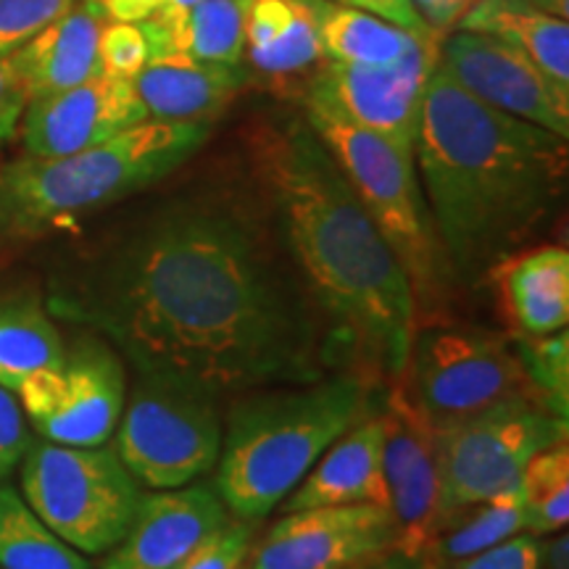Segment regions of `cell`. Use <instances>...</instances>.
<instances>
[{"instance_id":"f1b7e54d","label":"cell","mask_w":569,"mask_h":569,"mask_svg":"<svg viewBox=\"0 0 569 569\" xmlns=\"http://www.w3.org/2000/svg\"><path fill=\"white\" fill-rule=\"evenodd\" d=\"M522 503L530 536H551L569 522V448L567 440L538 451L525 467Z\"/></svg>"},{"instance_id":"5b68a950","label":"cell","mask_w":569,"mask_h":569,"mask_svg":"<svg viewBox=\"0 0 569 569\" xmlns=\"http://www.w3.org/2000/svg\"><path fill=\"white\" fill-rule=\"evenodd\" d=\"M213 122H146L84 151L21 156L0 169V240L67 230L167 180L209 142Z\"/></svg>"},{"instance_id":"f546056e","label":"cell","mask_w":569,"mask_h":569,"mask_svg":"<svg viewBox=\"0 0 569 569\" xmlns=\"http://www.w3.org/2000/svg\"><path fill=\"white\" fill-rule=\"evenodd\" d=\"M519 361L532 393L546 409L567 419L569 403V336L567 330L546 338H517Z\"/></svg>"},{"instance_id":"e0dca14e","label":"cell","mask_w":569,"mask_h":569,"mask_svg":"<svg viewBox=\"0 0 569 569\" xmlns=\"http://www.w3.org/2000/svg\"><path fill=\"white\" fill-rule=\"evenodd\" d=\"M232 515L213 486H190L142 493L130 530L101 569H177Z\"/></svg>"},{"instance_id":"7402d4cb","label":"cell","mask_w":569,"mask_h":569,"mask_svg":"<svg viewBox=\"0 0 569 569\" xmlns=\"http://www.w3.org/2000/svg\"><path fill=\"white\" fill-rule=\"evenodd\" d=\"M248 0H198L190 6H163L140 21L148 40V59H193L209 63H243V30Z\"/></svg>"},{"instance_id":"d4e9b609","label":"cell","mask_w":569,"mask_h":569,"mask_svg":"<svg viewBox=\"0 0 569 569\" xmlns=\"http://www.w3.org/2000/svg\"><path fill=\"white\" fill-rule=\"evenodd\" d=\"M306 6L315 17L325 61L390 63L407 56L425 38H438V34L403 30L375 13L338 3V0H306Z\"/></svg>"},{"instance_id":"4316f807","label":"cell","mask_w":569,"mask_h":569,"mask_svg":"<svg viewBox=\"0 0 569 569\" xmlns=\"http://www.w3.org/2000/svg\"><path fill=\"white\" fill-rule=\"evenodd\" d=\"M0 569H92L30 509L9 482H0Z\"/></svg>"},{"instance_id":"d6986e66","label":"cell","mask_w":569,"mask_h":569,"mask_svg":"<svg viewBox=\"0 0 569 569\" xmlns=\"http://www.w3.org/2000/svg\"><path fill=\"white\" fill-rule=\"evenodd\" d=\"M251 71L246 63H209L193 59H148L132 88L146 106L148 119L159 122H213L230 106Z\"/></svg>"},{"instance_id":"d6a6232c","label":"cell","mask_w":569,"mask_h":569,"mask_svg":"<svg viewBox=\"0 0 569 569\" xmlns=\"http://www.w3.org/2000/svg\"><path fill=\"white\" fill-rule=\"evenodd\" d=\"M148 40L132 21H103L98 34V63L103 74L134 80L148 63Z\"/></svg>"},{"instance_id":"ee69618b","label":"cell","mask_w":569,"mask_h":569,"mask_svg":"<svg viewBox=\"0 0 569 569\" xmlns=\"http://www.w3.org/2000/svg\"><path fill=\"white\" fill-rule=\"evenodd\" d=\"M422 569H425V565H422Z\"/></svg>"},{"instance_id":"2e32d148","label":"cell","mask_w":569,"mask_h":569,"mask_svg":"<svg viewBox=\"0 0 569 569\" xmlns=\"http://www.w3.org/2000/svg\"><path fill=\"white\" fill-rule=\"evenodd\" d=\"M146 119L132 80L101 71L69 90L32 98L19 122L21 146L24 156L53 159L117 138Z\"/></svg>"},{"instance_id":"277c9868","label":"cell","mask_w":569,"mask_h":569,"mask_svg":"<svg viewBox=\"0 0 569 569\" xmlns=\"http://www.w3.org/2000/svg\"><path fill=\"white\" fill-rule=\"evenodd\" d=\"M369 380L343 372L272 388L234 403L217 461V493L232 517L261 519L367 411Z\"/></svg>"},{"instance_id":"30bf717a","label":"cell","mask_w":569,"mask_h":569,"mask_svg":"<svg viewBox=\"0 0 569 569\" xmlns=\"http://www.w3.org/2000/svg\"><path fill=\"white\" fill-rule=\"evenodd\" d=\"M436 438L448 517L469 503L522 493L525 467L538 451L567 440V419L538 398H509Z\"/></svg>"},{"instance_id":"484cf974","label":"cell","mask_w":569,"mask_h":569,"mask_svg":"<svg viewBox=\"0 0 569 569\" xmlns=\"http://www.w3.org/2000/svg\"><path fill=\"white\" fill-rule=\"evenodd\" d=\"M63 340L38 301H0V388H19L63 361Z\"/></svg>"},{"instance_id":"d590c367","label":"cell","mask_w":569,"mask_h":569,"mask_svg":"<svg viewBox=\"0 0 569 569\" xmlns=\"http://www.w3.org/2000/svg\"><path fill=\"white\" fill-rule=\"evenodd\" d=\"M27 103H30V98L21 88L19 77L13 74L11 63L0 59V146H6L13 138V132L19 130Z\"/></svg>"},{"instance_id":"ab89813d","label":"cell","mask_w":569,"mask_h":569,"mask_svg":"<svg viewBox=\"0 0 569 569\" xmlns=\"http://www.w3.org/2000/svg\"><path fill=\"white\" fill-rule=\"evenodd\" d=\"M540 569H569V538L565 530L553 532V538L543 540V561Z\"/></svg>"},{"instance_id":"603a6c76","label":"cell","mask_w":569,"mask_h":569,"mask_svg":"<svg viewBox=\"0 0 569 569\" xmlns=\"http://www.w3.org/2000/svg\"><path fill=\"white\" fill-rule=\"evenodd\" d=\"M503 309L519 338H546L569 325V253L540 246L509 256L493 269Z\"/></svg>"},{"instance_id":"44dd1931","label":"cell","mask_w":569,"mask_h":569,"mask_svg":"<svg viewBox=\"0 0 569 569\" xmlns=\"http://www.w3.org/2000/svg\"><path fill=\"white\" fill-rule=\"evenodd\" d=\"M243 63L251 77L272 84L303 80L322 67L325 51L306 0H248Z\"/></svg>"},{"instance_id":"9c48e42d","label":"cell","mask_w":569,"mask_h":569,"mask_svg":"<svg viewBox=\"0 0 569 569\" xmlns=\"http://www.w3.org/2000/svg\"><path fill=\"white\" fill-rule=\"evenodd\" d=\"M401 380L436 432L509 398H538L515 340L448 319L417 327Z\"/></svg>"},{"instance_id":"8d00e7d4","label":"cell","mask_w":569,"mask_h":569,"mask_svg":"<svg viewBox=\"0 0 569 569\" xmlns=\"http://www.w3.org/2000/svg\"><path fill=\"white\" fill-rule=\"evenodd\" d=\"M475 3H478V0H411L417 17L422 19L427 30L436 32L438 38L457 30L461 19L472 11Z\"/></svg>"},{"instance_id":"4dcf8cb0","label":"cell","mask_w":569,"mask_h":569,"mask_svg":"<svg viewBox=\"0 0 569 569\" xmlns=\"http://www.w3.org/2000/svg\"><path fill=\"white\" fill-rule=\"evenodd\" d=\"M77 0H0V59L63 17Z\"/></svg>"},{"instance_id":"e575fe53","label":"cell","mask_w":569,"mask_h":569,"mask_svg":"<svg viewBox=\"0 0 569 569\" xmlns=\"http://www.w3.org/2000/svg\"><path fill=\"white\" fill-rule=\"evenodd\" d=\"M30 443V425L17 393L0 388V482L9 480Z\"/></svg>"},{"instance_id":"4fadbf2b","label":"cell","mask_w":569,"mask_h":569,"mask_svg":"<svg viewBox=\"0 0 569 569\" xmlns=\"http://www.w3.org/2000/svg\"><path fill=\"white\" fill-rule=\"evenodd\" d=\"M380 417L386 430L382 480L396 528L393 551L425 565L446 522L436 430L401 380L390 390Z\"/></svg>"},{"instance_id":"ac0fdd59","label":"cell","mask_w":569,"mask_h":569,"mask_svg":"<svg viewBox=\"0 0 569 569\" xmlns=\"http://www.w3.org/2000/svg\"><path fill=\"white\" fill-rule=\"evenodd\" d=\"M382 417H361L332 443L306 478L284 496L282 515L343 503H382L388 507L382 480Z\"/></svg>"},{"instance_id":"6da1fadb","label":"cell","mask_w":569,"mask_h":569,"mask_svg":"<svg viewBox=\"0 0 569 569\" xmlns=\"http://www.w3.org/2000/svg\"><path fill=\"white\" fill-rule=\"evenodd\" d=\"M88 317L138 372L217 398L325 375L309 290L222 196L159 206L111 259Z\"/></svg>"},{"instance_id":"1f68e13d","label":"cell","mask_w":569,"mask_h":569,"mask_svg":"<svg viewBox=\"0 0 569 569\" xmlns=\"http://www.w3.org/2000/svg\"><path fill=\"white\" fill-rule=\"evenodd\" d=\"M256 525L259 522L232 517L177 569H246L256 543Z\"/></svg>"},{"instance_id":"83f0119b","label":"cell","mask_w":569,"mask_h":569,"mask_svg":"<svg viewBox=\"0 0 569 569\" xmlns=\"http://www.w3.org/2000/svg\"><path fill=\"white\" fill-rule=\"evenodd\" d=\"M525 528H528V519H525L522 493L488 498V501L448 511L432 553L448 565V561L472 557L501 540L519 536Z\"/></svg>"},{"instance_id":"9a60e30c","label":"cell","mask_w":569,"mask_h":569,"mask_svg":"<svg viewBox=\"0 0 569 569\" xmlns=\"http://www.w3.org/2000/svg\"><path fill=\"white\" fill-rule=\"evenodd\" d=\"M396 549L393 517L382 503L288 511L253 543L246 569H353Z\"/></svg>"},{"instance_id":"8fae6325","label":"cell","mask_w":569,"mask_h":569,"mask_svg":"<svg viewBox=\"0 0 569 569\" xmlns=\"http://www.w3.org/2000/svg\"><path fill=\"white\" fill-rule=\"evenodd\" d=\"M438 40L425 38L390 63L325 61L303 84V106L415 153L427 84L438 67Z\"/></svg>"},{"instance_id":"8992f818","label":"cell","mask_w":569,"mask_h":569,"mask_svg":"<svg viewBox=\"0 0 569 569\" xmlns=\"http://www.w3.org/2000/svg\"><path fill=\"white\" fill-rule=\"evenodd\" d=\"M303 117L338 161L359 203L407 274L417 327L446 319L459 284L432 224L415 153L315 106H303Z\"/></svg>"},{"instance_id":"b9f144b4","label":"cell","mask_w":569,"mask_h":569,"mask_svg":"<svg viewBox=\"0 0 569 569\" xmlns=\"http://www.w3.org/2000/svg\"><path fill=\"white\" fill-rule=\"evenodd\" d=\"M532 3L540 6L543 11L557 13V17H561V19L569 17V0H532Z\"/></svg>"},{"instance_id":"f35d334b","label":"cell","mask_w":569,"mask_h":569,"mask_svg":"<svg viewBox=\"0 0 569 569\" xmlns=\"http://www.w3.org/2000/svg\"><path fill=\"white\" fill-rule=\"evenodd\" d=\"M98 11L103 13L106 21H140L151 19L156 11L167 6V0H92Z\"/></svg>"},{"instance_id":"52a82bcc","label":"cell","mask_w":569,"mask_h":569,"mask_svg":"<svg viewBox=\"0 0 569 569\" xmlns=\"http://www.w3.org/2000/svg\"><path fill=\"white\" fill-rule=\"evenodd\" d=\"M17 469L21 498L84 557H103L124 538L142 498L113 448L32 440Z\"/></svg>"},{"instance_id":"74e56055","label":"cell","mask_w":569,"mask_h":569,"mask_svg":"<svg viewBox=\"0 0 569 569\" xmlns=\"http://www.w3.org/2000/svg\"><path fill=\"white\" fill-rule=\"evenodd\" d=\"M338 3L353 6V9H361L367 13H375V17L390 21V24L403 27V30L419 32V34H436L430 32L422 24V19L417 17L411 0H338Z\"/></svg>"},{"instance_id":"7c38bea8","label":"cell","mask_w":569,"mask_h":569,"mask_svg":"<svg viewBox=\"0 0 569 569\" xmlns=\"http://www.w3.org/2000/svg\"><path fill=\"white\" fill-rule=\"evenodd\" d=\"M17 398L30 425L51 443L103 446L124 411V367L103 340H82L63 353L59 367L32 375Z\"/></svg>"},{"instance_id":"ffe728a7","label":"cell","mask_w":569,"mask_h":569,"mask_svg":"<svg viewBox=\"0 0 569 569\" xmlns=\"http://www.w3.org/2000/svg\"><path fill=\"white\" fill-rule=\"evenodd\" d=\"M103 21L106 17L92 0H77L63 17L6 56L30 101L101 74L98 34Z\"/></svg>"},{"instance_id":"7a4b0ae2","label":"cell","mask_w":569,"mask_h":569,"mask_svg":"<svg viewBox=\"0 0 569 569\" xmlns=\"http://www.w3.org/2000/svg\"><path fill=\"white\" fill-rule=\"evenodd\" d=\"M253 169L311 301L359 359V375L401 380L417 309L407 274L306 117L267 119L251 134Z\"/></svg>"},{"instance_id":"5bb4252c","label":"cell","mask_w":569,"mask_h":569,"mask_svg":"<svg viewBox=\"0 0 569 569\" xmlns=\"http://www.w3.org/2000/svg\"><path fill=\"white\" fill-rule=\"evenodd\" d=\"M438 63L490 109L569 138V90L519 48L486 32L453 30L438 40Z\"/></svg>"},{"instance_id":"ba28073f","label":"cell","mask_w":569,"mask_h":569,"mask_svg":"<svg viewBox=\"0 0 569 569\" xmlns=\"http://www.w3.org/2000/svg\"><path fill=\"white\" fill-rule=\"evenodd\" d=\"M113 432V451L140 488L172 490L217 469L224 427L219 398L206 388L138 372Z\"/></svg>"},{"instance_id":"cb8c5ba5","label":"cell","mask_w":569,"mask_h":569,"mask_svg":"<svg viewBox=\"0 0 569 569\" xmlns=\"http://www.w3.org/2000/svg\"><path fill=\"white\" fill-rule=\"evenodd\" d=\"M457 30L486 32L519 48L569 90V21L532 0H478Z\"/></svg>"},{"instance_id":"60d3db41","label":"cell","mask_w":569,"mask_h":569,"mask_svg":"<svg viewBox=\"0 0 569 569\" xmlns=\"http://www.w3.org/2000/svg\"><path fill=\"white\" fill-rule=\"evenodd\" d=\"M353 569H422V561L407 559V557H401V553L393 551V553H388V557L369 561V565H361V567H353Z\"/></svg>"},{"instance_id":"836d02e7","label":"cell","mask_w":569,"mask_h":569,"mask_svg":"<svg viewBox=\"0 0 569 569\" xmlns=\"http://www.w3.org/2000/svg\"><path fill=\"white\" fill-rule=\"evenodd\" d=\"M543 538L519 532L472 557L448 561L446 569H540Z\"/></svg>"},{"instance_id":"7bdbcfd3","label":"cell","mask_w":569,"mask_h":569,"mask_svg":"<svg viewBox=\"0 0 569 569\" xmlns=\"http://www.w3.org/2000/svg\"><path fill=\"white\" fill-rule=\"evenodd\" d=\"M190 3H198V0H167V6H177V9H180V6H190Z\"/></svg>"},{"instance_id":"3957f363","label":"cell","mask_w":569,"mask_h":569,"mask_svg":"<svg viewBox=\"0 0 569 569\" xmlns=\"http://www.w3.org/2000/svg\"><path fill=\"white\" fill-rule=\"evenodd\" d=\"M415 163L459 288H478L557 213L569 177L567 138L490 109L436 67Z\"/></svg>"}]
</instances>
